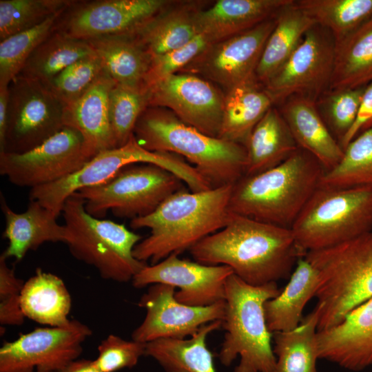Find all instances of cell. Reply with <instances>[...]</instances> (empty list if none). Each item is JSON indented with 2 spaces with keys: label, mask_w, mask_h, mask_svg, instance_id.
I'll return each mask as SVG.
<instances>
[{
  "label": "cell",
  "mask_w": 372,
  "mask_h": 372,
  "mask_svg": "<svg viewBox=\"0 0 372 372\" xmlns=\"http://www.w3.org/2000/svg\"><path fill=\"white\" fill-rule=\"evenodd\" d=\"M189 251L195 261L228 266L252 286L289 278L298 260L305 256L291 229L232 213L223 228Z\"/></svg>",
  "instance_id": "cell-1"
},
{
  "label": "cell",
  "mask_w": 372,
  "mask_h": 372,
  "mask_svg": "<svg viewBox=\"0 0 372 372\" xmlns=\"http://www.w3.org/2000/svg\"><path fill=\"white\" fill-rule=\"evenodd\" d=\"M233 185L202 192L185 188L167 197L152 213L130 220L134 229L150 233L134 247V256L154 265L169 255L189 250L205 237L223 228L229 220Z\"/></svg>",
  "instance_id": "cell-2"
},
{
  "label": "cell",
  "mask_w": 372,
  "mask_h": 372,
  "mask_svg": "<svg viewBox=\"0 0 372 372\" xmlns=\"http://www.w3.org/2000/svg\"><path fill=\"white\" fill-rule=\"evenodd\" d=\"M324 169L298 148L276 167L244 175L233 184L229 203L232 214L291 229L318 188Z\"/></svg>",
  "instance_id": "cell-3"
},
{
  "label": "cell",
  "mask_w": 372,
  "mask_h": 372,
  "mask_svg": "<svg viewBox=\"0 0 372 372\" xmlns=\"http://www.w3.org/2000/svg\"><path fill=\"white\" fill-rule=\"evenodd\" d=\"M133 136L147 150L184 158L212 188L233 185L245 174L247 156L243 145L207 135L166 108L148 106Z\"/></svg>",
  "instance_id": "cell-4"
},
{
  "label": "cell",
  "mask_w": 372,
  "mask_h": 372,
  "mask_svg": "<svg viewBox=\"0 0 372 372\" xmlns=\"http://www.w3.org/2000/svg\"><path fill=\"white\" fill-rule=\"evenodd\" d=\"M276 282L252 286L231 274L225 285V331L219 352L223 365L237 358L234 372H273L276 356L268 329L265 304L280 293Z\"/></svg>",
  "instance_id": "cell-5"
},
{
  "label": "cell",
  "mask_w": 372,
  "mask_h": 372,
  "mask_svg": "<svg viewBox=\"0 0 372 372\" xmlns=\"http://www.w3.org/2000/svg\"><path fill=\"white\" fill-rule=\"evenodd\" d=\"M304 258L319 276L318 331L336 326L372 297V229L338 245L309 251Z\"/></svg>",
  "instance_id": "cell-6"
},
{
  "label": "cell",
  "mask_w": 372,
  "mask_h": 372,
  "mask_svg": "<svg viewBox=\"0 0 372 372\" xmlns=\"http://www.w3.org/2000/svg\"><path fill=\"white\" fill-rule=\"evenodd\" d=\"M61 213L70 254L96 269L103 279L127 282L147 265L133 254L143 237L124 225L88 214L77 192L65 200Z\"/></svg>",
  "instance_id": "cell-7"
},
{
  "label": "cell",
  "mask_w": 372,
  "mask_h": 372,
  "mask_svg": "<svg viewBox=\"0 0 372 372\" xmlns=\"http://www.w3.org/2000/svg\"><path fill=\"white\" fill-rule=\"evenodd\" d=\"M372 229V187L320 185L291 229L305 254L343 243Z\"/></svg>",
  "instance_id": "cell-8"
},
{
  "label": "cell",
  "mask_w": 372,
  "mask_h": 372,
  "mask_svg": "<svg viewBox=\"0 0 372 372\" xmlns=\"http://www.w3.org/2000/svg\"><path fill=\"white\" fill-rule=\"evenodd\" d=\"M136 163L153 164L174 173L189 189H199L203 178L180 156L167 152H151L142 147L134 136L123 146L100 152L79 169L55 182L30 189V200L38 201L56 216L65 200L79 190L105 182L123 167Z\"/></svg>",
  "instance_id": "cell-9"
},
{
  "label": "cell",
  "mask_w": 372,
  "mask_h": 372,
  "mask_svg": "<svg viewBox=\"0 0 372 372\" xmlns=\"http://www.w3.org/2000/svg\"><path fill=\"white\" fill-rule=\"evenodd\" d=\"M184 188L183 181L170 171L136 163L123 167L104 183L77 192L90 215L103 218L111 211L132 220L150 214L167 197Z\"/></svg>",
  "instance_id": "cell-10"
},
{
  "label": "cell",
  "mask_w": 372,
  "mask_h": 372,
  "mask_svg": "<svg viewBox=\"0 0 372 372\" xmlns=\"http://www.w3.org/2000/svg\"><path fill=\"white\" fill-rule=\"evenodd\" d=\"M8 90L6 137L0 153L29 151L65 127V105L41 83L19 74Z\"/></svg>",
  "instance_id": "cell-11"
},
{
  "label": "cell",
  "mask_w": 372,
  "mask_h": 372,
  "mask_svg": "<svg viewBox=\"0 0 372 372\" xmlns=\"http://www.w3.org/2000/svg\"><path fill=\"white\" fill-rule=\"evenodd\" d=\"M329 31L314 25L263 88L273 104L300 96L313 101L328 91L333 68L335 41Z\"/></svg>",
  "instance_id": "cell-12"
},
{
  "label": "cell",
  "mask_w": 372,
  "mask_h": 372,
  "mask_svg": "<svg viewBox=\"0 0 372 372\" xmlns=\"http://www.w3.org/2000/svg\"><path fill=\"white\" fill-rule=\"evenodd\" d=\"M168 0L74 1L56 29L83 41L132 35L168 6Z\"/></svg>",
  "instance_id": "cell-13"
},
{
  "label": "cell",
  "mask_w": 372,
  "mask_h": 372,
  "mask_svg": "<svg viewBox=\"0 0 372 372\" xmlns=\"http://www.w3.org/2000/svg\"><path fill=\"white\" fill-rule=\"evenodd\" d=\"M91 329L77 320L65 326L37 327L0 349V372H55L76 360Z\"/></svg>",
  "instance_id": "cell-14"
},
{
  "label": "cell",
  "mask_w": 372,
  "mask_h": 372,
  "mask_svg": "<svg viewBox=\"0 0 372 372\" xmlns=\"http://www.w3.org/2000/svg\"><path fill=\"white\" fill-rule=\"evenodd\" d=\"M91 158L76 130L65 126L23 153H0V174L19 187L49 184L79 169Z\"/></svg>",
  "instance_id": "cell-15"
},
{
  "label": "cell",
  "mask_w": 372,
  "mask_h": 372,
  "mask_svg": "<svg viewBox=\"0 0 372 372\" xmlns=\"http://www.w3.org/2000/svg\"><path fill=\"white\" fill-rule=\"evenodd\" d=\"M275 17L248 30L210 43L179 72L201 76L225 92L257 81L256 70L267 40L275 26Z\"/></svg>",
  "instance_id": "cell-16"
},
{
  "label": "cell",
  "mask_w": 372,
  "mask_h": 372,
  "mask_svg": "<svg viewBox=\"0 0 372 372\" xmlns=\"http://www.w3.org/2000/svg\"><path fill=\"white\" fill-rule=\"evenodd\" d=\"M149 106L166 108L203 133L219 136L225 94L198 75L178 72L146 87Z\"/></svg>",
  "instance_id": "cell-17"
},
{
  "label": "cell",
  "mask_w": 372,
  "mask_h": 372,
  "mask_svg": "<svg viewBox=\"0 0 372 372\" xmlns=\"http://www.w3.org/2000/svg\"><path fill=\"white\" fill-rule=\"evenodd\" d=\"M176 289L154 284L148 287L138 301L146 311L143 322L132 332V339L147 343L162 338H186L203 325L222 320L225 313V300L205 307H194L178 302Z\"/></svg>",
  "instance_id": "cell-18"
},
{
  "label": "cell",
  "mask_w": 372,
  "mask_h": 372,
  "mask_svg": "<svg viewBox=\"0 0 372 372\" xmlns=\"http://www.w3.org/2000/svg\"><path fill=\"white\" fill-rule=\"evenodd\" d=\"M173 254L154 265H146L132 280L135 288L164 284L178 289L176 299L185 304L205 307L225 300V285L234 273L226 265H209L181 259Z\"/></svg>",
  "instance_id": "cell-19"
},
{
  "label": "cell",
  "mask_w": 372,
  "mask_h": 372,
  "mask_svg": "<svg viewBox=\"0 0 372 372\" xmlns=\"http://www.w3.org/2000/svg\"><path fill=\"white\" fill-rule=\"evenodd\" d=\"M320 359L352 371L372 366V297L338 324L318 331Z\"/></svg>",
  "instance_id": "cell-20"
},
{
  "label": "cell",
  "mask_w": 372,
  "mask_h": 372,
  "mask_svg": "<svg viewBox=\"0 0 372 372\" xmlns=\"http://www.w3.org/2000/svg\"><path fill=\"white\" fill-rule=\"evenodd\" d=\"M280 112L298 147L312 155L324 172L340 162L344 149L319 113L315 101L292 96L283 103Z\"/></svg>",
  "instance_id": "cell-21"
},
{
  "label": "cell",
  "mask_w": 372,
  "mask_h": 372,
  "mask_svg": "<svg viewBox=\"0 0 372 372\" xmlns=\"http://www.w3.org/2000/svg\"><path fill=\"white\" fill-rule=\"evenodd\" d=\"M293 0H218L195 15L199 34L211 43L246 30L274 17Z\"/></svg>",
  "instance_id": "cell-22"
},
{
  "label": "cell",
  "mask_w": 372,
  "mask_h": 372,
  "mask_svg": "<svg viewBox=\"0 0 372 372\" xmlns=\"http://www.w3.org/2000/svg\"><path fill=\"white\" fill-rule=\"evenodd\" d=\"M115 83L104 72L80 98L65 108V126L81 133L91 158L101 151L114 148L108 104Z\"/></svg>",
  "instance_id": "cell-23"
},
{
  "label": "cell",
  "mask_w": 372,
  "mask_h": 372,
  "mask_svg": "<svg viewBox=\"0 0 372 372\" xmlns=\"http://www.w3.org/2000/svg\"><path fill=\"white\" fill-rule=\"evenodd\" d=\"M1 209L5 216L4 238L8 245L1 256L6 259L21 260L30 250L37 249L45 242L65 243V228L56 221L58 216L38 201L30 200L25 211H13L1 197Z\"/></svg>",
  "instance_id": "cell-24"
},
{
  "label": "cell",
  "mask_w": 372,
  "mask_h": 372,
  "mask_svg": "<svg viewBox=\"0 0 372 372\" xmlns=\"http://www.w3.org/2000/svg\"><path fill=\"white\" fill-rule=\"evenodd\" d=\"M202 3H172L132 34L152 56L185 45L199 33L196 13Z\"/></svg>",
  "instance_id": "cell-25"
},
{
  "label": "cell",
  "mask_w": 372,
  "mask_h": 372,
  "mask_svg": "<svg viewBox=\"0 0 372 372\" xmlns=\"http://www.w3.org/2000/svg\"><path fill=\"white\" fill-rule=\"evenodd\" d=\"M244 146L247 156L245 175L271 169L299 148L280 110L273 105L254 127Z\"/></svg>",
  "instance_id": "cell-26"
},
{
  "label": "cell",
  "mask_w": 372,
  "mask_h": 372,
  "mask_svg": "<svg viewBox=\"0 0 372 372\" xmlns=\"http://www.w3.org/2000/svg\"><path fill=\"white\" fill-rule=\"evenodd\" d=\"M319 285L317 270L304 258H300L286 287L278 296L265 304L266 322L271 333L296 328L304 318L303 310L316 297Z\"/></svg>",
  "instance_id": "cell-27"
},
{
  "label": "cell",
  "mask_w": 372,
  "mask_h": 372,
  "mask_svg": "<svg viewBox=\"0 0 372 372\" xmlns=\"http://www.w3.org/2000/svg\"><path fill=\"white\" fill-rule=\"evenodd\" d=\"M100 59L103 70L116 83L145 87L152 56L132 35L87 41Z\"/></svg>",
  "instance_id": "cell-28"
},
{
  "label": "cell",
  "mask_w": 372,
  "mask_h": 372,
  "mask_svg": "<svg viewBox=\"0 0 372 372\" xmlns=\"http://www.w3.org/2000/svg\"><path fill=\"white\" fill-rule=\"evenodd\" d=\"M72 305L70 294L59 276L38 268L25 282L21 307L25 318L52 327L67 325Z\"/></svg>",
  "instance_id": "cell-29"
},
{
  "label": "cell",
  "mask_w": 372,
  "mask_h": 372,
  "mask_svg": "<svg viewBox=\"0 0 372 372\" xmlns=\"http://www.w3.org/2000/svg\"><path fill=\"white\" fill-rule=\"evenodd\" d=\"M372 81V17L335 41L333 68L328 91L364 87Z\"/></svg>",
  "instance_id": "cell-30"
},
{
  "label": "cell",
  "mask_w": 372,
  "mask_h": 372,
  "mask_svg": "<svg viewBox=\"0 0 372 372\" xmlns=\"http://www.w3.org/2000/svg\"><path fill=\"white\" fill-rule=\"evenodd\" d=\"M275 26L269 36L256 70L257 81L265 84L287 61L303 37L316 25L296 4L282 7L276 14Z\"/></svg>",
  "instance_id": "cell-31"
},
{
  "label": "cell",
  "mask_w": 372,
  "mask_h": 372,
  "mask_svg": "<svg viewBox=\"0 0 372 372\" xmlns=\"http://www.w3.org/2000/svg\"><path fill=\"white\" fill-rule=\"evenodd\" d=\"M225 94L218 138L244 145L254 127L273 104L257 81L238 85Z\"/></svg>",
  "instance_id": "cell-32"
},
{
  "label": "cell",
  "mask_w": 372,
  "mask_h": 372,
  "mask_svg": "<svg viewBox=\"0 0 372 372\" xmlns=\"http://www.w3.org/2000/svg\"><path fill=\"white\" fill-rule=\"evenodd\" d=\"M319 313L316 306L296 328L273 333L276 359L273 372H318Z\"/></svg>",
  "instance_id": "cell-33"
},
{
  "label": "cell",
  "mask_w": 372,
  "mask_h": 372,
  "mask_svg": "<svg viewBox=\"0 0 372 372\" xmlns=\"http://www.w3.org/2000/svg\"><path fill=\"white\" fill-rule=\"evenodd\" d=\"M94 54L88 41L55 29L33 51L19 74L46 86L64 69Z\"/></svg>",
  "instance_id": "cell-34"
},
{
  "label": "cell",
  "mask_w": 372,
  "mask_h": 372,
  "mask_svg": "<svg viewBox=\"0 0 372 372\" xmlns=\"http://www.w3.org/2000/svg\"><path fill=\"white\" fill-rule=\"evenodd\" d=\"M296 6L337 41L372 17V0H299Z\"/></svg>",
  "instance_id": "cell-35"
},
{
  "label": "cell",
  "mask_w": 372,
  "mask_h": 372,
  "mask_svg": "<svg viewBox=\"0 0 372 372\" xmlns=\"http://www.w3.org/2000/svg\"><path fill=\"white\" fill-rule=\"evenodd\" d=\"M319 185L372 187V127L362 132L347 145L340 162L324 172Z\"/></svg>",
  "instance_id": "cell-36"
},
{
  "label": "cell",
  "mask_w": 372,
  "mask_h": 372,
  "mask_svg": "<svg viewBox=\"0 0 372 372\" xmlns=\"http://www.w3.org/2000/svg\"><path fill=\"white\" fill-rule=\"evenodd\" d=\"M64 11L33 28L0 41V87H8L20 74L33 51L55 30L57 21Z\"/></svg>",
  "instance_id": "cell-37"
},
{
  "label": "cell",
  "mask_w": 372,
  "mask_h": 372,
  "mask_svg": "<svg viewBox=\"0 0 372 372\" xmlns=\"http://www.w3.org/2000/svg\"><path fill=\"white\" fill-rule=\"evenodd\" d=\"M149 106L145 87H133L115 83L109 94V118L114 147L125 145L136 123Z\"/></svg>",
  "instance_id": "cell-38"
},
{
  "label": "cell",
  "mask_w": 372,
  "mask_h": 372,
  "mask_svg": "<svg viewBox=\"0 0 372 372\" xmlns=\"http://www.w3.org/2000/svg\"><path fill=\"white\" fill-rule=\"evenodd\" d=\"M73 0H0V41L65 10Z\"/></svg>",
  "instance_id": "cell-39"
},
{
  "label": "cell",
  "mask_w": 372,
  "mask_h": 372,
  "mask_svg": "<svg viewBox=\"0 0 372 372\" xmlns=\"http://www.w3.org/2000/svg\"><path fill=\"white\" fill-rule=\"evenodd\" d=\"M103 72L94 53L64 69L46 87L67 106L80 98Z\"/></svg>",
  "instance_id": "cell-40"
},
{
  "label": "cell",
  "mask_w": 372,
  "mask_h": 372,
  "mask_svg": "<svg viewBox=\"0 0 372 372\" xmlns=\"http://www.w3.org/2000/svg\"><path fill=\"white\" fill-rule=\"evenodd\" d=\"M366 86L327 91L322 96V118L340 144L355 119Z\"/></svg>",
  "instance_id": "cell-41"
},
{
  "label": "cell",
  "mask_w": 372,
  "mask_h": 372,
  "mask_svg": "<svg viewBox=\"0 0 372 372\" xmlns=\"http://www.w3.org/2000/svg\"><path fill=\"white\" fill-rule=\"evenodd\" d=\"M210 43L211 42L207 37L203 34H198L185 45L152 57L151 66L145 81V87L180 72Z\"/></svg>",
  "instance_id": "cell-42"
},
{
  "label": "cell",
  "mask_w": 372,
  "mask_h": 372,
  "mask_svg": "<svg viewBox=\"0 0 372 372\" xmlns=\"http://www.w3.org/2000/svg\"><path fill=\"white\" fill-rule=\"evenodd\" d=\"M145 344L109 335L98 347L99 355L94 360L101 372H116L134 366L145 355Z\"/></svg>",
  "instance_id": "cell-43"
},
{
  "label": "cell",
  "mask_w": 372,
  "mask_h": 372,
  "mask_svg": "<svg viewBox=\"0 0 372 372\" xmlns=\"http://www.w3.org/2000/svg\"><path fill=\"white\" fill-rule=\"evenodd\" d=\"M0 256V324L20 326L25 316L21 307V294L25 282L17 277L14 269Z\"/></svg>",
  "instance_id": "cell-44"
},
{
  "label": "cell",
  "mask_w": 372,
  "mask_h": 372,
  "mask_svg": "<svg viewBox=\"0 0 372 372\" xmlns=\"http://www.w3.org/2000/svg\"><path fill=\"white\" fill-rule=\"evenodd\" d=\"M372 122V81L364 89L355 119L340 142L344 149L359 134L365 130Z\"/></svg>",
  "instance_id": "cell-45"
},
{
  "label": "cell",
  "mask_w": 372,
  "mask_h": 372,
  "mask_svg": "<svg viewBox=\"0 0 372 372\" xmlns=\"http://www.w3.org/2000/svg\"><path fill=\"white\" fill-rule=\"evenodd\" d=\"M8 101V87H0V150L2 149L5 142Z\"/></svg>",
  "instance_id": "cell-46"
},
{
  "label": "cell",
  "mask_w": 372,
  "mask_h": 372,
  "mask_svg": "<svg viewBox=\"0 0 372 372\" xmlns=\"http://www.w3.org/2000/svg\"><path fill=\"white\" fill-rule=\"evenodd\" d=\"M55 372H101L96 366L94 360L81 359L75 360Z\"/></svg>",
  "instance_id": "cell-47"
},
{
  "label": "cell",
  "mask_w": 372,
  "mask_h": 372,
  "mask_svg": "<svg viewBox=\"0 0 372 372\" xmlns=\"http://www.w3.org/2000/svg\"><path fill=\"white\" fill-rule=\"evenodd\" d=\"M369 127H372V122H371V123L369 125V126L366 129H368V128H369ZM362 132H363V131H362Z\"/></svg>",
  "instance_id": "cell-48"
}]
</instances>
